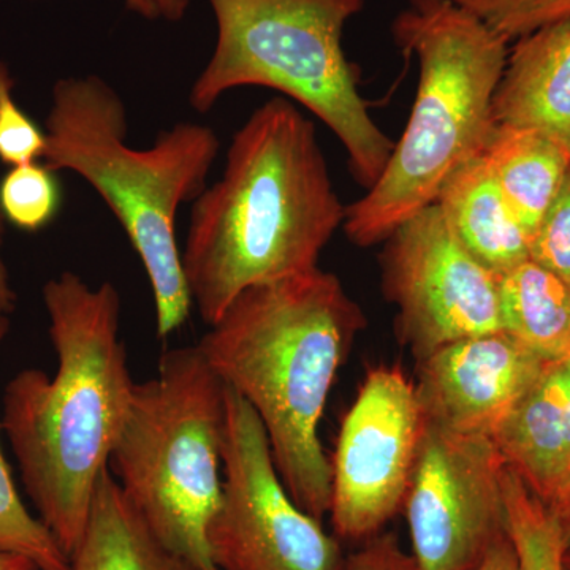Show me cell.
I'll use <instances>...</instances> for the list:
<instances>
[{"instance_id": "4316f807", "label": "cell", "mask_w": 570, "mask_h": 570, "mask_svg": "<svg viewBox=\"0 0 570 570\" xmlns=\"http://www.w3.org/2000/svg\"><path fill=\"white\" fill-rule=\"evenodd\" d=\"M3 217L0 212V316H10L17 306V294L14 288L11 287L9 268H7L6 261L2 257V243H3Z\"/></svg>"}, {"instance_id": "4dcf8cb0", "label": "cell", "mask_w": 570, "mask_h": 570, "mask_svg": "<svg viewBox=\"0 0 570 570\" xmlns=\"http://www.w3.org/2000/svg\"><path fill=\"white\" fill-rule=\"evenodd\" d=\"M562 566H564V570H570V547L566 549L564 557H562Z\"/></svg>"}, {"instance_id": "603a6c76", "label": "cell", "mask_w": 570, "mask_h": 570, "mask_svg": "<svg viewBox=\"0 0 570 570\" xmlns=\"http://www.w3.org/2000/svg\"><path fill=\"white\" fill-rule=\"evenodd\" d=\"M14 80L0 61V160L10 167L39 163L47 148V135L18 107Z\"/></svg>"}, {"instance_id": "ffe728a7", "label": "cell", "mask_w": 570, "mask_h": 570, "mask_svg": "<svg viewBox=\"0 0 570 570\" xmlns=\"http://www.w3.org/2000/svg\"><path fill=\"white\" fill-rule=\"evenodd\" d=\"M10 332L0 316V344ZM0 549L29 558L39 570H70V560L50 531L22 504L0 448Z\"/></svg>"}, {"instance_id": "7c38bea8", "label": "cell", "mask_w": 570, "mask_h": 570, "mask_svg": "<svg viewBox=\"0 0 570 570\" xmlns=\"http://www.w3.org/2000/svg\"><path fill=\"white\" fill-rule=\"evenodd\" d=\"M547 362L508 333L466 337L417 362L415 390L430 425L493 436Z\"/></svg>"}, {"instance_id": "52a82bcc", "label": "cell", "mask_w": 570, "mask_h": 570, "mask_svg": "<svg viewBox=\"0 0 570 570\" xmlns=\"http://www.w3.org/2000/svg\"><path fill=\"white\" fill-rule=\"evenodd\" d=\"M225 384L197 346L170 348L135 384L108 468L154 538L194 570H217L208 527L223 497Z\"/></svg>"}, {"instance_id": "7402d4cb", "label": "cell", "mask_w": 570, "mask_h": 570, "mask_svg": "<svg viewBox=\"0 0 570 570\" xmlns=\"http://www.w3.org/2000/svg\"><path fill=\"white\" fill-rule=\"evenodd\" d=\"M449 2L478 17L509 43L570 17V0H449Z\"/></svg>"}, {"instance_id": "83f0119b", "label": "cell", "mask_w": 570, "mask_h": 570, "mask_svg": "<svg viewBox=\"0 0 570 570\" xmlns=\"http://www.w3.org/2000/svg\"><path fill=\"white\" fill-rule=\"evenodd\" d=\"M160 17L168 21H179L189 9L190 0H156Z\"/></svg>"}, {"instance_id": "4fadbf2b", "label": "cell", "mask_w": 570, "mask_h": 570, "mask_svg": "<svg viewBox=\"0 0 570 570\" xmlns=\"http://www.w3.org/2000/svg\"><path fill=\"white\" fill-rule=\"evenodd\" d=\"M491 438L505 466L564 527L570 520V355L547 363Z\"/></svg>"}, {"instance_id": "9c48e42d", "label": "cell", "mask_w": 570, "mask_h": 570, "mask_svg": "<svg viewBox=\"0 0 570 570\" xmlns=\"http://www.w3.org/2000/svg\"><path fill=\"white\" fill-rule=\"evenodd\" d=\"M381 285L415 360L456 341L502 332L499 276L480 264L431 204L382 243Z\"/></svg>"}, {"instance_id": "30bf717a", "label": "cell", "mask_w": 570, "mask_h": 570, "mask_svg": "<svg viewBox=\"0 0 570 570\" xmlns=\"http://www.w3.org/2000/svg\"><path fill=\"white\" fill-rule=\"evenodd\" d=\"M493 438L425 422L403 512L419 570H474L508 534Z\"/></svg>"}, {"instance_id": "5bb4252c", "label": "cell", "mask_w": 570, "mask_h": 570, "mask_svg": "<svg viewBox=\"0 0 570 570\" xmlns=\"http://www.w3.org/2000/svg\"><path fill=\"white\" fill-rule=\"evenodd\" d=\"M493 118L497 126L538 130L570 156V17L515 40Z\"/></svg>"}, {"instance_id": "3957f363", "label": "cell", "mask_w": 570, "mask_h": 570, "mask_svg": "<svg viewBox=\"0 0 570 570\" xmlns=\"http://www.w3.org/2000/svg\"><path fill=\"white\" fill-rule=\"evenodd\" d=\"M366 318L340 277L314 268L242 292L197 344L254 409L296 504L328 515L332 463L318 438L337 370Z\"/></svg>"}, {"instance_id": "5b68a950", "label": "cell", "mask_w": 570, "mask_h": 570, "mask_svg": "<svg viewBox=\"0 0 570 570\" xmlns=\"http://www.w3.org/2000/svg\"><path fill=\"white\" fill-rule=\"evenodd\" d=\"M392 36L404 56L417 58V94L381 178L346 206L344 232L360 247L384 243L397 225L436 204L456 168L483 156L509 58L508 40L449 0H409Z\"/></svg>"}, {"instance_id": "e0dca14e", "label": "cell", "mask_w": 570, "mask_h": 570, "mask_svg": "<svg viewBox=\"0 0 570 570\" xmlns=\"http://www.w3.org/2000/svg\"><path fill=\"white\" fill-rule=\"evenodd\" d=\"M483 157L510 209L532 239L564 183L569 154L538 130L497 126Z\"/></svg>"}, {"instance_id": "2e32d148", "label": "cell", "mask_w": 570, "mask_h": 570, "mask_svg": "<svg viewBox=\"0 0 570 570\" xmlns=\"http://www.w3.org/2000/svg\"><path fill=\"white\" fill-rule=\"evenodd\" d=\"M69 560L70 570H194L154 538L110 468L100 475L88 523Z\"/></svg>"}, {"instance_id": "d6986e66", "label": "cell", "mask_w": 570, "mask_h": 570, "mask_svg": "<svg viewBox=\"0 0 570 570\" xmlns=\"http://www.w3.org/2000/svg\"><path fill=\"white\" fill-rule=\"evenodd\" d=\"M502 494L505 527L520 570H564L560 521L509 466L502 471Z\"/></svg>"}, {"instance_id": "484cf974", "label": "cell", "mask_w": 570, "mask_h": 570, "mask_svg": "<svg viewBox=\"0 0 570 570\" xmlns=\"http://www.w3.org/2000/svg\"><path fill=\"white\" fill-rule=\"evenodd\" d=\"M474 570H520L509 534L498 540Z\"/></svg>"}, {"instance_id": "7a4b0ae2", "label": "cell", "mask_w": 570, "mask_h": 570, "mask_svg": "<svg viewBox=\"0 0 570 570\" xmlns=\"http://www.w3.org/2000/svg\"><path fill=\"white\" fill-rule=\"evenodd\" d=\"M344 219L314 122L284 97L258 107L219 181L194 200L181 261L202 321L214 324L246 288L317 268Z\"/></svg>"}, {"instance_id": "1f68e13d", "label": "cell", "mask_w": 570, "mask_h": 570, "mask_svg": "<svg viewBox=\"0 0 570 570\" xmlns=\"http://www.w3.org/2000/svg\"><path fill=\"white\" fill-rule=\"evenodd\" d=\"M562 534H564L566 549L570 547V523L562 528Z\"/></svg>"}, {"instance_id": "d6a6232c", "label": "cell", "mask_w": 570, "mask_h": 570, "mask_svg": "<svg viewBox=\"0 0 570 570\" xmlns=\"http://www.w3.org/2000/svg\"><path fill=\"white\" fill-rule=\"evenodd\" d=\"M569 523H570V520H569V521H568V523H566V524H569ZM566 524H564V527H566ZM564 527H562V528H564Z\"/></svg>"}, {"instance_id": "8fae6325", "label": "cell", "mask_w": 570, "mask_h": 570, "mask_svg": "<svg viewBox=\"0 0 570 570\" xmlns=\"http://www.w3.org/2000/svg\"><path fill=\"white\" fill-rule=\"evenodd\" d=\"M423 428L417 390L400 366L367 371L330 461L337 539L374 538L403 510Z\"/></svg>"}, {"instance_id": "8992f818", "label": "cell", "mask_w": 570, "mask_h": 570, "mask_svg": "<svg viewBox=\"0 0 570 570\" xmlns=\"http://www.w3.org/2000/svg\"><path fill=\"white\" fill-rule=\"evenodd\" d=\"M216 47L194 81L189 105L206 112L245 86L276 89L302 104L336 135L348 170L370 190L395 141L371 118L360 70L343 48L344 28L365 0H208Z\"/></svg>"}, {"instance_id": "cb8c5ba5", "label": "cell", "mask_w": 570, "mask_h": 570, "mask_svg": "<svg viewBox=\"0 0 570 570\" xmlns=\"http://www.w3.org/2000/svg\"><path fill=\"white\" fill-rule=\"evenodd\" d=\"M530 258L570 285V168L532 236Z\"/></svg>"}, {"instance_id": "ba28073f", "label": "cell", "mask_w": 570, "mask_h": 570, "mask_svg": "<svg viewBox=\"0 0 570 570\" xmlns=\"http://www.w3.org/2000/svg\"><path fill=\"white\" fill-rule=\"evenodd\" d=\"M208 547L217 570H343L346 562L336 535L285 489L261 419L227 385L223 497Z\"/></svg>"}, {"instance_id": "ac0fdd59", "label": "cell", "mask_w": 570, "mask_h": 570, "mask_svg": "<svg viewBox=\"0 0 570 570\" xmlns=\"http://www.w3.org/2000/svg\"><path fill=\"white\" fill-rule=\"evenodd\" d=\"M499 317L543 362L570 355V285L531 258L499 275Z\"/></svg>"}, {"instance_id": "f1b7e54d", "label": "cell", "mask_w": 570, "mask_h": 570, "mask_svg": "<svg viewBox=\"0 0 570 570\" xmlns=\"http://www.w3.org/2000/svg\"><path fill=\"white\" fill-rule=\"evenodd\" d=\"M0 570H39L29 558L0 549Z\"/></svg>"}, {"instance_id": "277c9868", "label": "cell", "mask_w": 570, "mask_h": 570, "mask_svg": "<svg viewBox=\"0 0 570 570\" xmlns=\"http://www.w3.org/2000/svg\"><path fill=\"white\" fill-rule=\"evenodd\" d=\"M43 164L73 171L102 197L140 257L156 305L157 335L181 328L193 307L176 243V216L206 189L220 141L212 127L175 124L148 149L127 141L126 104L97 75L62 78L45 122Z\"/></svg>"}, {"instance_id": "6da1fadb", "label": "cell", "mask_w": 570, "mask_h": 570, "mask_svg": "<svg viewBox=\"0 0 570 570\" xmlns=\"http://www.w3.org/2000/svg\"><path fill=\"white\" fill-rule=\"evenodd\" d=\"M43 305L58 370L50 377L28 367L11 377L0 428L39 520L70 558L137 382L119 337L121 298L115 285L105 281L92 287L63 272L45 284Z\"/></svg>"}, {"instance_id": "f546056e", "label": "cell", "mask_w": 570, "mask_h": 570, "mask_svg": "<svg viewBox=\"0 0 570 570\" xmlns=\"http://www.w3.org/2000/svg\"><path fill=\"white\" fill-rule=\"evenodd\" d=\"M126 3L127 9L134 11V13L140 14L146 20H157L160 17L159 6L156 0H122Z\"/></svg>"}, {"instance_id": "d4e9b609", "label": "cell", "mask_w": 570, "mask_h": 570, "mask_svg": "<svg viewBox=\"0 0 570 570\" xmlns=\"http://www.w3.org/2000/svg\"><path fill=\"white\" fill-rule=\"evenodd\" d=\"M343 570H419L412 554L401 549L393 534H379L346 557Z\"/></svg>"}, {"instance_id": "9a60e30c", "label": "cell", "mask_w": 570, "mask_h": 570, "mask_svg": "<svg viewBox=\"0 0 570 570\" xmlns=\"http://www.w3.org/2000/svg\"><path fill=\"white\" fill-rule=\"evenodd\" d=\"M436 204L461 245L498 276L530 258L531 236L510 209L485 157L456 168L442 184Z\"/></svg>"}, {"instance_id": "44dd1931", "label": "cell", "mask_w": 570, "mask_h": 570, "mask_svg": "<svg viewBox=\"0 0 570 570\" xmlns=\"http://www.w3.org/2000/svg\"><path fill=\"white\" fill-rule=\"evenodd\" d=\"M55 175L40 163L11 167L0 181L3 217L26 232L47 227L61 206V189Z\"/></svg>"}]
</instances>
